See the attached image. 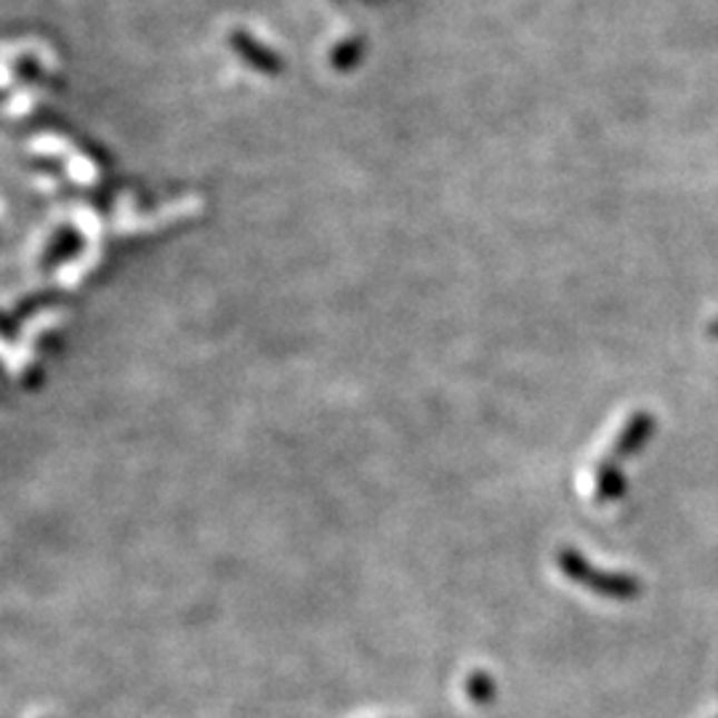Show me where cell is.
Returning <instances> with one entry per match:
<instances>
[{"label":"cell","instance_id":"obj_1","mask_svg":"<svg viewBox=\"0 0 718 718\" xmlns=\"http://www.w3.org/2000/svg\"><path fill=\"white\" fill-rule=\"evenodd\" d=\"M562 570L570 574L572 580H578V583H583L586 588H593V591L599 593H607V597H633L639 588L631 578H626V574H610V572H599L593 570L591 564L586 562L583 557H578L574 551H564L562 553Z\"/></svg>","mask_w":718,"mask_h":718},{"label":"cell","instance_id":"obj_2","mask_svg":"<svg viewBox=\"0 0 718 718\" xmlns=\"http://www.w3.org/2000/svg\"><path fill=\"white\" fill-rule=\"evenodd\" d=\"M649 434H652V419H649V413H639L620 434V440L612 447L610 458H614V461H622V458L636 453V450H639L641 444L649 440Z\"/></svg>","mask_w":718,"mask_h":718},{"label":"cell","instance_id":"obj_3","mask_svg":"<svg viewBox=\"0 0 718 718\" xmlns=\"http://www.w3.org/2000/svg\"><path fill=\"white\" fill-rule=\"evenodd\" d=\"M714 333H716V335H718V323H716V325H714Z\"/></svg>","mask_w":718,"mask_h":718}]
</instances>
